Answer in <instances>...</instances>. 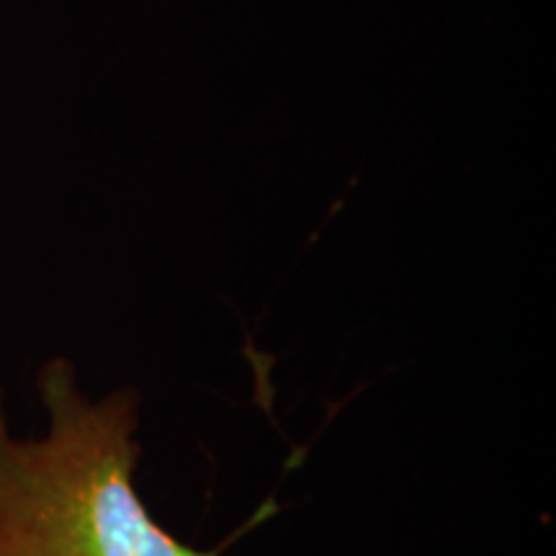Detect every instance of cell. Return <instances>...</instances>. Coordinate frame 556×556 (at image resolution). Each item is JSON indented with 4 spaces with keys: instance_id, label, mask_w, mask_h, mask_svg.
Returning a JSON list of instances; mask_svg holds the SVG:
<instances>
[{
    "instance_id": "cell-1",
    "label": "cell",
    "mask_w": 556,
    "mask_h": 556,
    "mask_svg": "<svg viewBox=\"0 0 556 556\" xmlns=\"http://www.w3.org/2000/svg\"><path fill=\"white\" fill-rule=\"evenodd\" d=\"M50 428L16 438L0 389V556H219L186 546L139 500V394L90 400L67 358L37 377Z\"/></svg>"
}]
</instances>
